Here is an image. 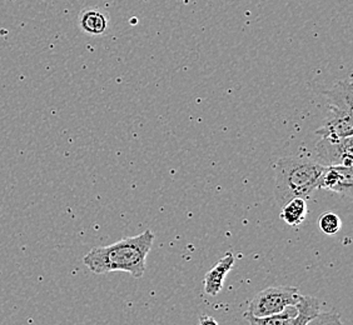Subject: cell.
I'll return each mask as SVG.
<instances>
[{"instance_id": "1", "label": "cell", "mask_w": 353, "mask_h": 325, "mask_svg": "<svg viewBox=\"0 0 353 325\" xmlns=\"http://www.w3.org/2000/svg\"><path fill=\"white\" fill-rule=\"evenodd\" d=\"M153 242L154 234L147 229L138 235L125 238L117 243L95 247L83 258V263L94 274L125 271L134 278H142Z\"/></svg>"}, {"instance_id": "2", "label": "cell", "mask_w": 353, "mask_h": 325, "mask_svg": "<svg viewBox=\"0 0 353 325\" xmlns=\"http://www.w3.org/2000/svg\"><path fill=\"white\" fill-rule=\"evenodd\" d=\"M325 165L308 156H283L274 164V199L283 207L293 198L307 199L317 189Z\"/></svg>"}, {"instance_id": "3", "label": "cell", "mask_w": 353, "mask_h": 325, "mask_svg": "<svg viewBox=\"0 0 353 325\" xmlns=\"http://www.w3.org/2000/svg\"><path fill=\"white\" fill-rule=\"evenodd\" d=\"M301 298L299 289L294 286H270L259 291L252 299L245 318L261 319L282 312L288 305H294Z\"/></svg>"}, {"instance_id": "4", "label": "cell", "mask_w": 353, "mask_h": 325, "mask_svg": "<svg viewBox=\"0 0 353 325\" xmlns=\"http://www.w3.org/2000/svg\"><path fill=\"white\" fill-rule=\"evenodd\" d=\"M352 136L345 139H330V138H321V140L316 145V158L319 164L325 167L332 165H345L352 167Z\"/></svg>"}, {"instance_id": "5", "label": "cell", "mask_w": 353, "mask_h": 325, "mask_svg": "<svg viewBox=\"0 0 353 325\" xmlns=\"http://www.w3.org/2000/svg\"><path fill=\"white\" fill-rule=\"evenodd\" d=\"M317 189L333 191L343 197H352V167H345V165L325 167V169L319 176Z\"/></svg>"}, {"instance_id": "6", "label": "cell", "mask_w": 353, "mask_h": 325, "mask_svg": "<svg viewBox=\"0 0 353 325\" xmlns=\"http://www.w3.org/2000/svg\"><path fill=\"white\" fill-rule=\"evenodd\" d=\"M330 113L316 134L321 138L345 139L353 136L352 113L328 107Z\"/></svg>"}, {"instance_id": "7", "label": "cell", "mask_w": 353, "mask_h": 325, "mask_svg": "<svg viewBox=\"0 0 353 325\" xmlns=\"http://www.w3.org/2000/svg\"><path fill=\"white\" fill-rule=\"evenodd\" d=\"M234 265V254L227 253L204 277V293L216 297L223 289L224 279Z\"/></svg>"}, {"instance_id": "8", "label": "cell", "mask_w": 353, "mask_h": 325, "mask_svg": "<svg viewBox=\"0 0 353 325\" xmlns=\"http://www.w3.org/2000/svg\"><path fill=\"white\" fill-rule=\"evenodd\" d=\"M352 78L339 81L330 90L325 92L327 105L352 113L353 105Z\"/></svg>"}, {"instance_id": "9", "label": "cell", "mask_w": 353, "mask_h": 325, "mask_svg": "<svg viewBox=\"0 0 353 325\" xmlns=\"http://www.w3.org/2000/svg\"><path fill=\"white\" fill-rule=\"evenodd\" d=\"M108 25V14L99 9H87L79 15V27L87 34L103 35Z\"/></svg>"}, {"instance_id": "10", "label": "cell", "mask_w": 353, "mask_h": 325, "mask_svg": "<svg viewBox=\"0 0 353 325\" xmlns=\"http://www.w3.org/2000/svg\"><path fill=\"white\" fill-rule=\"evenodd\" d=\"M281 219L285 223L296 227L301 223H303V220L306 219L307 208L306 199L303 198H293L291 200H288L287 203L281 207Z\"/></svg>"}, {"instance_id": "11", "label": "cell", "mask_w": 353, "mask_h": 325, "mask_svg": "<svg viewBox=\"0 0 353 325\" xmlns=\"http://www.w3.org/2000/svg\"><path fill=\"white\" fill-rule=\"evenodd\" d=\"M296 305L299 309V314L293 325L310 324V322L319 314L321 309L319 299L312 295H301Z\"/></svg>"}, {"instance_id": "12", "label": "cell", "mask_w": 353, "mask_h": 325, "mask_svg": "<svg viewBox=\"0 0 353 325\" xmlns=\"http://www.w3.org/2000/svg\"><path fill=\"white\" fill-rule=\"evenodd\" d=\"M319 227L326 235H336L342 228L341 218L332 211H326L319 218Z\"/></svg>"}, {"instance_id": "13", "label": "cell", "mask_w": 353, "mask_h": 325, "mask_svg": "<svg viewBox=\"0 0 353 325\" xmlns=\"http://www.w3.org/2000/svg\"><path fill=\"white\" fill-rule=\"evenodd\" d=\"M310 324H319V325H328V324H342L341 322L340 315L336 313H321L319 312L314 318L310 322Z\"/></svg>"}, {"instance_id": "14", "label": "cell", "mask_w": 353, "mask_h": 325, "mask_svg": "<svg viewBox=\"0 0 353 325\" xmlns=\"http://www.w3.org/2000/svg\"><path fill=\"white\" fill-rule=\"evenodd\" d=\"M201 324H207V323H211V324H217V320L210 317V315H204V318H201L199 320Z\"/></svg>"}]
</instances>
